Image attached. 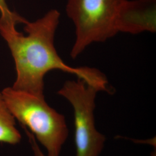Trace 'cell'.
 <instances>
[{"mask_svg":"<svg viewBox=\"0 0 156 156\" xmlns=\"http://www.w3.org/2000/svg\"><path fill=\"white\" fill-rule=\"evenodd\" d=\"M126 1H67V15L75 27V41L70 53L73 58L93 43L105 42L118 33L117 20Z\"/></svg>","mask_w":156,"mask_h":156,"instance_id":"3","label":"cell"},{"mask_svg":"<svg viewBox=\"0 0 156 156\" xmlns=\"http://www.w3.org/2000/svg\"><path fill=\"white\" fill-rule=\"evenodd\" d=\"M21 140L22 135L16 126V119L0 92V144L16 145Z\"/></svg>","mask_w":156,"mask_h":156,"instance_id":"6","label":"cell"},{"mask_svg":"<svg viewBox=\"0 0 156 156\" xmlns=\"http://www.w3.org/2000/svg\"><path fill=\"white\" fill-rule=\"evenodd\" d=\"M60 13L56 9L33 22L25 23L24 35L17 31L16 24L24 19L0 18V34L5 40L14 59L16 79L13 89L44 97L45 75L58 69L76 75L100 91L109 93L108 81L96 68L67 65L58 56L54 45L55 35L59 23Z\"/></svg>","mask_w":156,"mask_h":156,"instance_id":"1","label":"cell"},{"mask_svg":"<svg viewBox=\"0 0 156 156\" xmlns=\"http://www.w3.org/2000/svg\"><path fill=\"white\" fill-rule=\"evenodd\" d=\"M151 156H156V151H155L154 152H153V153H152V154H151Z\"/></svg>","mask_w":156,"mask_h":156,"instance_id":"9","label":"cell"},{"mask_svg":"<svg viewBox=\"0 0 156 156\" xmlns=\"http://www.w3.org/2000/svg\"><path fill=\"white\" fill-rule=\"evenodd\" d=\"M6 106L21 126L33 134L45 147L47 156H60L68 136L66 118L50 107L45 97L12 87L1 91Z\"/></svg>","mask_w":156,"mask_h":156,"instance_id":"2","label":"cell"},{"mask_svg":"<svg viewBox=\"0 0 156 156\" xmlns=\"http://www.w3.org/2000/svg\"><path fill=\"white\" fill-rule=\"evenodd\" d=\"M117 28L118 33L155 32L156 0H126L119 14Z\"/></svg>","mask_w":156,"mask_h":156,"instance_id":"5","label":"cell"},{"mask_svg":"<svg viewBox=\"0 0 156 156\" xmlns=\"http://www.w3.org/2000/svg\"><path fill=\"white\" fill-rule=\"evenodd\" d=\"M21 127L23 128V129L24 130L26 134L28 137V140L33 151L34 156H47L45 155V154L41 150L37 142V140L35 138V136H34L33 134H32L27 128L23 126H21Z\"/></svg>","mask_w":156,"mask_h":156,"instance_id":"7","label":"cell"},{"mask_svg":"<svg viewBox=\"0 0 156 156\" xmlns=\"http://www.w3.org/2000/svg\"><path fill=\"white\" fill-rule=\"evenodd\" d=\"M99 90L84 80H67L57 92L72 105L76 156H98L106 140L95 127V98Z\"/></svg>","mask_w":156,"mask_h":156,"instance_id":"4","label":"cell"},{"mask_svg":"<svg viewBox=\"0 0 156 156\" xmlns=\"http://www.w3.org/2000/svg\"><path fill=\"white\" fill-rule=\"evenodd\" d=\"M9 11V9L7 6L5 0H0V13H5Z\"/></svg>","mask_w":156,"mask_h":156,"instance_id":"8","label":"cell"}]
</instances>
